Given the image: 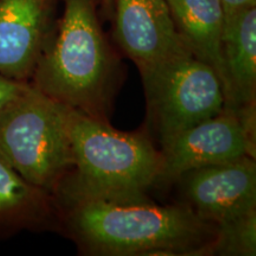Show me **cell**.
I'll use <instances>...</instances> for the list:
<instances>
[{"label": "cell", "instance_id": "6da1fadb", "mask_svg": "<svg viewBox=\"0 0 256 256\" xmlns=\"http://www.w3.org/2000/svg\"><path fill=\"white\" fill-rule=\"evenodd\" d=\"M70 232L89 254H214L217 228L188 206H162L147 197L76 198L57 203Z\"/></svg>", "mask_w": 256, "mask_h": 256}, {"label": "cell", "instance_id": "7a4b0ae2", "mask_svg": "<svg viewBox=\"0 0 256 256\" xmlns=\"http://www.w3.org/2000/svg\"><path fill=\"white\" fill-rule=\"evenodd\" d=\"M62 2V16L28 83L70 110L108 121L119 60L102 30L101 2Z\"/></svg>", "mask_w": 256, "mask_h": 256}, {"label": "cell", "instance_id": "3957f363", "mask_svg": "<svg viewBox=\"0 0 256 256\" xmlns=\"http://www.w3.org/2000/svg\"><path fill=\"white\" fill-rule=\"evenodd\" d=\"M74 166L57 188L56 203L76 198L146 197L159 182L162 153L145 132L126 133L72 110Z\"/></svg>", "mask_w": 256, "mask_h": 256}, {"label": "cell", "instance_id": "277c9868", "mask_svg": "<svg viewBox=\"0 0 256 256\" xmlns=\"http://www.w3.org/2000/svg\"><path fill=\"white\" fill-rule=\"evenodd\" d=\"M70 113L30 83L0 110V156L52 196L74 166Z\"/></svg>", "mask_w": 256, "mask_h": 256}, {"label": "cell", "instance_id": "5b68a950", "mask_svg": "<svg viewBox=\"0 0 256 256\" xmlns=\"http://www.w3.org/2000/svg\"><path fill=\"white\" fill-rule=\"evenodd\" d=\"M142 80L150 119L160 144L216 116L226 107L218 75L192 54L152 70Z\"/></svg>", "mask_w": 256, "mask_h": 256}, {"label": "cell", "instance_id": "8992f818", "mask_svg": "<svg viewBox=\"0 0 256 256\" xmlns=\"http://www.w3.org/2000/svg\"><path fill=\"white\" fill-rule=\"evenodd\" d=\"M159 180H178L206 166L224 164L243 156L255 158V104L224 107L216 116L188 128L162 144Z\"/></svg>", "mask_w": 256, "mask_h": 256}, {"label": "cell", "instance_id": "52a82bcc", "mask_svg": "<svg viewBox=\"0 0 256 256\" xmlns=\"http://www.w3.org/2000/svg\"><path fill=\"white\" fill-rule=\"evenodd\" d=\"M112 14L115 40L142 76L192 54L176 26L166 0H113Z\"/></svg>", "mask_w": 256, "mask_h": 256}, {"label": "cell", "instance_id": "ba28073f", "mask_svg": "<svg viewBox=\"0 0 256 256\" xmlns=\"http://www.w3.org/2000/svg\"><path fill=\"white\" fill-rule=\"evenodd\" d=\"M178 180L188 206L216 228L256 212L254 156L192 170Z\"/></svg>", "mask_w": 256, "mask_h": 256}, {"label": "cell", "instance_id": "9c48e42d", "mask_svg": "<svg viewBox=\"0 0 256 256\" xmlns=\"http://www.w3.org/2000/svg\"><path fill=\"white\" fill-rule=\"evenodd\" d=\"M62 0H0V75L28 83L58 18Z\"/></svg>", "mask_w": 256, "mask_h": 256}, {"label": "cell", "instance_id": "30bf717a", "mask_svg": "<svg viewBox=\"0 0 256 256\" xmlns=\"http://www.w3.org/2000/svg\"><path fill=\"white\" fill-rule=\"evenodd\" d=\"M58 218L55 197L25 180L0 156V238L51 229Z\"/></svg>", "mask_w": 256, "mask_h": 256}, {"label": "cell", "instance_id": "8fae6325", "mask_svg": "<svg viewBox=\"0 0 256 256\" xmlns=\"http://www.w3.org/2000/svg\"><path fill=\"white\" fill-rule=\"evenodd\" d=\"M166 2L191 52L209 64L218 75L226 106L229 84L223 58L224 11L220 0H166Z\"/></svg>", "mask_w": 256, "mask_h": 256}, {"label": "cell", "instance_id": "7c38bea8", "mask_svg": "<svg viewBox=\"0 0 256 256\" xmlns=\"http://www.w3.org/2000/svg\"><path fill=\"white\" fill-rule=\"evenodd\" d=\"M223 58L229 84L226 107L255 104L256 8L224 20Z\"/></svg>", "mask_w": 256, "mask_h": 256}, {"label": "cell", "instance_id": "4fadbf2b", "mask_svg": "<svg viewBox=\"0 0 256 256\" xmlns=\"http://www.w3.org/2000/svg\"><path fill=\"white\" fill-rule=\"evenodd\" d=\"M255 252L256 212L217 228L214 254L254 256Z\"/></svg>", "mask_w": 256, "mask_h": 256}, {"label": "cell", "instance_id": "5bb4252c", "mask_svg": "<svg viewBox=\"0 0 256 256\" xmlns=\"http://www.w3.org/2000/svg\"><path fill=\"white\" fill-rule=\"evenodd\" d=\"M28 86V83L18 82L0 75V110L12 100H14Z\"/></svg>", "mask_w": 256, "mask_h": 256}, {"label": "cell", "instance_id": "9a60e30c", "mask_svg": "<svg viewBox=\"0 0 256 256\" xmlns=\"http://www.w3.org/2000/svg\"><path fill=\"white\" fill-rule=\"evenodd\" d=\"M223 6L224 20H228L246 11V10L256 8V0H220Z\"/></svg>", "mask_w": 256, "mask_h": 256}, {"label": "cell", "instance_id": "2e32d148", "mask_svg": "<svg viewBox=\"0 0 256 256\" xmlns=\"http://www.w3.org/2000/svg\"><path fill=\"white\" fill-rule=\"evenodd\" d=\"M101 8L107 14H112L113 12V0H100Z\"/></svg>", "mask_w": 256, "mask_h": 256}]
</instances>
